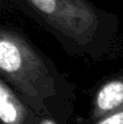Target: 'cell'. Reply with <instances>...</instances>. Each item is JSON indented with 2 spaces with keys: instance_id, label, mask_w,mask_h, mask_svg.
Listing matches in <instances>:
<instances>
[{
  "instance_id": "1",
  "label": "cell",
  "mask_w": 123,
  "mask_h": 124,
  "mask_svg": "<svg viewBox=\"0 0 123 124\" xmlns=\"http://www.w3.org/2000/svg\"><path fill=\"white\" fill-rule=\"evenodd\" d=\"M0 72L1 80L38 113L45 111V100L56 95L54 81L40 54L21 34L6 28L0 31Z\"/></svg>"
},
{
  "instance_id": "2",
  "label": "cell",
  "mask_w": 123,
  "mask_h": 124,
  "mask_svg": "<svg viewBox=\"0 0 123 124\" xmlns=\"http://www.w3.org/2000/svg\"><path fill=\"white\" fill-rule=\"evenodd\" d=\"M53 29L75 41L90 40L99 25L95 10L84 0H25Z\"/></svg>"
},
{
  "instance_id": "3",
  "label": "cell",
  "mask_w": 123,
  "mask_h": 124,
  "mask_svg": "<svg viewBox=\"0 0 123 124\" xmlns=\"http://www.w3.org/2000/svg\"><path fill=\"white\" fill-rule=\"evenodd\" d=\"M123 108V75L109 80L95 93L92 104L90 119L99 121Z\"/></svg>"
},
{
  "instance_id": "4",
  "label": "cell",
  "mask_w": 123,
  "mask_h": 124,
  "mask_svg": "<svg viewBox=\"0 0 123 124\" xmlns=\"http://www.w3.org/2000/svg\"><path fill=\"white\" fill-rule=\"evenodd\" d=\"M28 111L4 80L0 81V119L2 124H25Z\"/></svg>"
},
{
  "instance_id": "5",
  "label": "cell",
  "mask_w": 123,
  "mask_h": 124,
  "mask_svg": "<svg viewBox=\"0 0 123 124\" xmlns=\"http://www.w3.org/2000/svg\"><path fill=\"white\" fill-rule=\"evenodd\" d=\"M92 124H123V108L106 116L99 121H95Z\"/></svg>"
},
{
  "instance_id": "6",
  "label": "cell",
  "mask_w": 123,
  "mask_h": 124,
  "mask_svg": "<svg viewBox=\"0 0 123 124\" xmlns=\"http://www.w3.org/2000/svg\"><path fill=\"white\" fill-rule=\"evenodd\" d=\"M40 124H54L52 121H49V119H45V121H42Z\"/></svg>"
}]
</instances>
